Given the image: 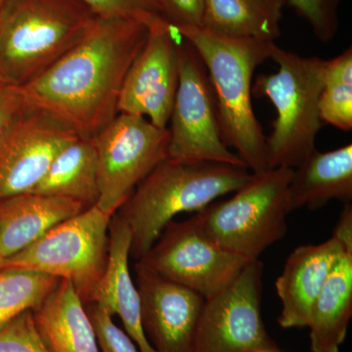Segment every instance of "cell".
Wrapping results in <instances>:
<instances>
[{
    "instance_id": "8",
    "label": "cell",
    "mask_w": 352,
    "mask_h": 352,
    "mask_svg": "<svg viewBox=\"0 0 352 352\" xmlns=\"http://www.w3.org/2000/svg\"><path fill=\"white\" fill-rule=\"evenodd\" d=\"M177 53L179 80L168 126V159L245 166L222 141L214 89L201 57L180 36Z\"/></svg>"
},
{
    "instance_id": "9",
    "label": "cell",
    "mask_w": 352,
    "mask_h": 352,
    "mask_svg": "<svg viewBox=\"0 0 352 352\" xmlns=\"http://www.w3.org/2000/svg\"><path fill=\"white\" fill-rule=\"evenodd\" d=\"M94 141L100 191L97 206L115 214L139 183L168 157L170 132L144 117L119 113Z\"/></svg>"
},
{
    "instance_id": "23",
    "label": "cell",
    "mask_w": 352,
    "mask_h": 352,
    "mask_svg": "<svg viewBox=\"0 0 352 352\" xmlns=\"http://www.w3.org/2000/svg\"><path fill=\"white\" fill-rule=\"evenodd\" d=\"M60 279L18 267L0 268V329L45 300Z\"/></svg>"
},
{
    "instance_id": "24",
    "label": "cell",
    "mask_w": 352,
    "mask_h": 352,
    "mask_svg": "<svg viewBox=\"0 0 352 352\" xmlns=\"http://www.w3.org/2000/svg\"><path fill=\"white\" fill-rule=\"evenodd\" d=\"M344 0H287L298 17L311 28L321 43L335 39L340 29V8Z\"/></svg>"
},
{
    "instance_id": "4",
    "label": "cell",
    "mask_w": 352,
    "mask_h": 352,
    "mask_svg": "<svg viewBox=\"0 0 352 352\" xmlns=\"http://www.w3.org/2000/svg\"><path fill=\"white\" fill-rule=\"evenodd\" d=\"M95 19L80 0H6L0 8V78L24 87L80 43Z\"/></svg>"
},
{
    "instance_id": "26",
    "label": "cell",
    "mask_w": 352,
    "mask_h": 352,
    "mask_svg": "<svg viewBox=\"0 0 352 352\" xmlns=\"http://www.w3.org/2000/svg\"><path fill=\"white\" fill-rule=\"evenodd\" d=\"M102 19H133L149 24L162 17L157 0H80Z\"/></svg>"
},
{
    "instance_id": "27",
    "label": "cell",
    "mask_w": 352,
    "mask_h": 352,
    "mask_svg": "<svg viewBox=\"0 0 352 352\" xmlns=\"http://www.w3.org/2000/svg\"><path fill=\"white\" fill-rule=\"evenodd\" d=\"M0 352H50L36 330L32 310L0 329Z\"/></svg>"
},
{
    "instance_id": "5",
    "label": "cell",
    "mask_w": 352,
    "mask_h": 352,
    "mask_svg": "<svg viewBox=\"0 0 352 352\" xmlns=\"http://www.w3.org/2000/svg\"><path fill=\"white\" fill-rule=\"evenodd\" d=\"M270 59L278 71L259 75L252 89V96L266 97L276 110L273 131L266 138L268 166L295 168L316 150L325 60L300 56L276 43Z\"/></svg>"
},
{
    "instance_id": "14",
    "label": "cell",
    "mask_w": 352,
    "mask_h": 352,
    "mask_svg": "<svg viewBox=\"0 0 352 352\" xmlns=\"http://www.w3.org/2000/svg\"><path fill=\"white\" fill-rule=\"evenodd\" d=\"M78 138L65 120L32 104L0 156V200L31 192L57 155Z\"/></svg>"
},
{
    "instance_id": "32",
    "label": "cell",
    "mask_w": 352,
    "mask_h": 352,
    "mask_svg": "<svg viewBox=\"0 0 352 352\" xmlns=\"http://www.w3.org/2000/svg\"><path fill=\"white\" fill-rule=\"evenodd\" d=\"M3 261H4L3 258H2L1 256H0V268L2 267V263H3Z\"/></svg>"
},
{
    "instance_id": "10",
    "label": "cell",
    "mask_w": 352,
    "mask_h": 352,
    "mask_svg": "<svg viewBox=\"0 0 352 352\" xmlns=\"http://www.w3.org/2000/svg\"><path fill=\"white\" fill-rule=\"evenodd\" d=\"M138 261L205 300L226 289L250 263L206 237L194 215L184 221L170 222Z\"/></svg>"
},
{
    "instance_id": "28",
    "label": "cell",
    "mask_w": 352,
    "mask_h": 352,
    "mask_svg": "<svg viewBox=\"0 0 352 352\" xmlns=\"http://www.w3.org/2000/svg\"><path fill=\"white\" fill-rule=\"evenodd\" d=\"M31 107L22 87L0 78V156Z\"/></svg>"
},
{
    "instance_id": "29",
    "label": "cell",
    "mask_w": 352,
    "mask_h": 352,
    "mask_svg": "<svg viewBox=\"0 0 352 352\" xmlns=\"http://www.w3.org/2000/svg\"><path fill=\"white\" fill-rule=\"evenodd\" d=\"M94 324L100 352H140L135 342L113 321L112 315L99 305H85Z\"/></svg>"
},
{
    "instance_id": "19",
    "label": "cell",
    "mask_w": 352,
    "mask_h": 352,
    "mask_svg": "<svg viewBox=\"0 0 352 352\" xmlns=\"http://www.w3.org/2000/svg\"><path fill=\"white\" fill-rule=\"evenodd\" d=\"M32 311L50 352H100L87 307L67 280H60Z\"/></svg>"
},
{
    "instance_id": "20",
    "label": "cell",
    "mask_w": 352,
    "mask_h": 352,
    "mask_svg": "<svg viewBox=\"0 0 352 352\" xmlns=\"http://www.w3.org/2000/svg\"><path fill=\"white\" fill-rule=\"evenodd\" d=\"M352 316V248L333 265L310 314L311 352H340Z\"/></svg>"
},
{
    "instance_id": "21",
    "label": "cell",
    "mask_w": 352,
    "mask_h": 352,
    "mask_svg": "<svg viewBox=\"0 0 352 352\" xmlns=\"http://www.w3.org/2000/svg\"><path fill=\"white\" fill-rule=\"evenodd\" d=\"M287 0H205L201 28L220 36L275 43Z\"/></svg>"
},
{
    "instance_id": "33",
    "label": "cell",
    "mask_w": 352,
    "mask_h": 352,
    "mask_svg": "<svg viewBox=\"0 0 352 352\" xmlns=\"http://www.w3.org/2000/svg\"><path fill=\"white\" fill-rule=\"evenodd\" d=\"M4 1H6V0H0V8L3 6Z\"/></svg>"
},
{
    "instance_id": "13",
    "label": "cell",
    "mask_w": 352,
    "mask_h": 352,
    "mask_svg": "<svg viewBox=\"0 0 352 352\" xmlns=\"http://www.w3.org/2000/svg\"><path fill=\"white\" fill-rule=\"evenodd\" d=\"M136 286L141 323L156 352H194L206 300L192 289L160 276L138 261Z\"/></svg>"
},
{
    "instance_id": "6",
    "label": "cell",
    "mask_w": 352,
    "mask_h": 352,
    "mask_svg": "<svg viewBox=\"0 0 352 352\" xmlns=\"http://www.w3.org/2000/svg\"><path fill=\"white\" fill-rule=\"evenodd\" d=\"M293 168L252 173L227 200L214 201L194 214L201 232L226 251L258 261L287 233L288 187Z\"/></svg>"
},
{
    "instance_id": "16",
    "label": "cell",
    "mask_w": 352,
    "mask_h": 352,
    "mask_svg": "<svg viewBox=\"0 0 352 352\" xmlns=\"http://www.w3.org/2000/svg\"><path fill=\"white\" fill-rule=\"evenodd\" d=\"M131 250V229L115 214L109 231L107 266L90 303L104 308L112 316H119L124 330L139 351L156 352L146 338L141 323L140 296L129 270Z\"/></svg>"
},
{
    "instance_id": "25",
    "label": "cell",
    "mask_w": 352,
    "mask_h": 352,
    "mask_svg": "<svg viewBox=\"0 0 352 352\" xmlns=\"http://www.w3.org/2000/svg\"><path fill=\"white\" fill-rule=\"evenodd\" d=\"M318 111L322 122L342 131L352 129V83L323 80Z\"/></svg>"
},
{
    "instance_id": "22",
    "label": "cell",
    "mask_w": 352,
    "mask_h": 352,
    "mask_svg": "<svg viewBox=\"0 0 352 352\" xmlns=\"http://www.w3.org/2000/svg\"><path fill=\"white\" fill-rule=\"evenodd\" d=\"M31 192L69 199L87 208L97 205L100 191L94 138H78L67 145Z\"/></svg>"
},
{
    "instance_id": "2",
    "label": "cell",
    "mask_w": 352,
    "mask_h": 352,
    "mask_svg": "<svg viewBox=\"0 0 352 352\" xmlns=\"http://www.w3.org/2000/svg\"><path fill=\"white\" fill-rule=\"evenodd\" d=\"M197 51L214 89L220 133L252 173L270 170L266 136L252 107L256 68L270 59L275 43L220 36L195 27H173Z\"/></svg>"
},
{
    "instance_id": "30",
    "label": "cell",
    "mask_w": 352,
    "mask_h": 352,
    "mask_svg": "<svg viewBox=\"0 0 352 352\" xmlns=\"http://www.w3.org/2000/svg\"><path fill=\"white\" fill-rule=\"evenodd\" d=\"M171 27L201 28L205 0H157Z\"/></svg>"
},
{
    "instance_id": "11",
    "label": "cell",
    "mask_w": 352,
    "mask_h": 352,
    "mask_svg": "<svg viewBox=\"0 0 352 352\" xmlns=\"http://www.w3.org/2000/svg\"><path fill=\"white\" fill-rule=\"evenodd\" d=\"M263 264L251 261L217 296L206 300L194 352H261L279 349L261 314Z\"/></svg>"
},
{
    "instance_id": "17",
    "label": "cell",
    "mask_w": 352,
    "mask_h": 352,
    "mask_svg": "<svg viewBox=\"0 0 352 352\" xmlns=\"http://www.w3.org/2000/svg\"><path fill=\"white\" fill-rule=\"evenodd\" d=\"M69 199L25 192L0 200V256L6 259L85 210Z\"/></svg>"
},
{
    "instance_id": "1",
    "label": "cell",
    "mask_w": 352,
    "mask_h": 352,
    "mask_svg": "<svg viewBox=\"0 0 352 352\" xmlns=\"http://www.w3.org/2000/svg\"><path fill=\"white\" fill-rule=\"evenodd\" d=\"M147 34L141 21L96 17L82 41L25 83L23 92L80 138H94L119 113L124 78Z\"/></svg>"
},
{
    "instance_id": "3",
    "label": "cell",
    "mask_w": 352,
    "mask_h": 352,
    "mask_svg": "<svg viewBox=\"0 0 352 352\" xmlns=\"http://www.w3.org/2000/svg\"><path fill=\"white\" fill-rule=\"evenodd\" d=\"M243 166L164 159L116 214L131 232V256L142 258L176 215L198 212L249 182Z\"/></svg>"
},
{
    "instance_id": "31",
    "label": "cell",
    "mask_w": 352,
    "mask_h": 352,
    "mask_svg": "<svg viewBox=\"0 0 352 352\" xmlns=\"http://www.w3.org/2000/svg\"><path fill=\"white\" fill-rule=\"evenodd\" d=\"M261 352H281V351H280L279 349H273V351H261Z\"/></svg>"
},
{
    "instance_id": "7",
    "label": "cell",
    "mask_w": 352,
    "mask_h": 352,
    "mask_svg": "<svg viewBox=\"0 0 352 352\" xmlns=\"http://www.w3.org/2000/svg\"><path fill=\"white\" fill-rule=\"evenodd\" d=\"M113 214L97 205L51 228L2 266L36 271L67 280L85 305L100 283L109 256V231Z\"/></svg>"
},
{
    "instance_id": "12",
    "label": "cell",
    "mask_w": 352,
    "mask_h": 352,
    "mask_svg": "<svg viewBox=\"0 0 352 352\" xmlns=\"http://www.w3.org/2000/svg\"><path fill=\"white\" fill-rule=\"evenodd\" d=\"M178 38L163 17L148 24L144 46L122 85L119 113L140 116L160 129H168L179 80Z\"/></svg>"
},
{
    "instance_id": "18",
    "label": "cell",
    "mask_w": 352,
    "mask_h": 352,
    "mask_svg": "<svg viewBox=\"0 0 352 352\" xmlns=\"http://www.w3.org/2000/svg\"><path fill=\"white\" fill-rule=\"evenodd\" d=\"M289 212L318 210L329 201L352 200V145L328 152L315 150L293 168L288 187Z\"/></svg>"
},
{
    "instance_id": "15",
    "label": "cell",
    "mask_w": 352,
    "mask_h": 352,
    "mask_svg": "<svg viewBox=\"0 0 352 352\" xmlns=\"http://www.w3.org/2000/svg\"><path fill=\"white\" fill-rule=\"evenodd\" d=\"M346 248L352 245L331 236L320 244L300 245L291 252L275 282L282 305L278 318L282 328L307 327L315 300Z\"/></svg>"
}]
</instances>
